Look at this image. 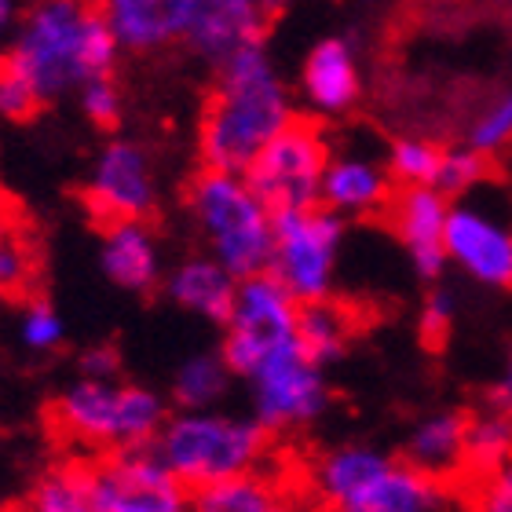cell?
Returning <instances> with one entry per match:
<instances>
[{
    "instance_id": "9",
    "label": "cell",
    "mask_w": 512,
    "mask_h": 512,
    "mask_svg": "<svg viewBox=\"0 0 512 512\" xmlns=\"http://www.w3.org/2000/svg\"><path fill=\"white\" fill-rule=\"evenodd\" d=\"M300 304L286 293L275 275H253L238 282V300L231 322L224 326L220 359L235 377H253V370L275 352L297 344Z\"/></svg>"
},
{
    "instance_id": "27",
    "label": "cell",
    "mask_w": 512,
    "mask_h": 512,
    "mask_svg": "<svg viewBox=\"0 0 512 512\" xmlns=\"http://www.w3.org/2000/svg\"><path fill=\"white\" fill-rule=\"evenodd\" d=\"M30 512H99L85 483V465L52 469L37 483Z\"/></svg>"
},
{
    "instance_id": "25",
    "label": "cell",
    "mask_w": 512,
    "mask_h": 512,
    "mask_svg": "<svg viewBox=\"0 0 512 512\" xmlns=\"http://www.w3.org/2000/svg\"><path fill=\"white\" fill-rule=\"evenodd\" d=\"M465 465L476 472H498L512 461V417L509 414H480L469 417L465 432Z\"/></svg>"
},
{
    "instance_id": "2",
    "label": "cell",
    "mask_w": 512,
    "mask_h": 512,
    "mask_svg": "<svg viewBox=\"0 0 512 512\" xmlns=\"http://www.w3.org/2000/svg\"><path fill=\"white\" fill-rule=\"evenodd\" d=\"M311 483L333 512H447V491L436 476L374 447L322 454Z\"/></svg>"
},
{
    "instance_id": "36",
    "label": "cell",
    "mask_w": 512,
    "mask_h": 512,
    "mask_svg": "<svg viewBox=\"0 0 512 512\" xmlns=\"http://www.w3.org/2000/svg\"><path fill=\"white\" fill-rule=\"evenodd\" d=\"M118 374V352L110 344H96L81 352V377L85 381H114Z\"/></svg>"
},
{
    "instance_id": "3",
    "label": "cell",
    "mask_w": 512,
    "mask_h": 512,
    "mask_svg": "<svg viewBox=\"0 0 512 512\" xmlns=\"http://www.w3.org/2000/svg\"><path fill=\"white\" fill-rule=\"evenodd\" d=\"M187 205L209 256L227 275L238 282L264 275L275 246V213L256 198L246 176L202 169L187 187Z\"/></svg>"
},
{
    "instance_id": "18",
    "label": "cell",
    "mask_w": 512,
    "mask_h": 512,
    "mask_svg": "<svg viewBox=\"0 0 512 512\" xmlns=\"http://www.w3.org/2000/svg\"><path fill=\"white\" fill-rule=\"evenodd\" d=\"M165 293L176 308L191 311L205 322H216V326H227L238 300V278L227 275V267L216 264L209 253H198L172 267L165 278Z\"/></svg>"
},
{
    "instance_id": "5",
    "label": "cell",
    "mask_w": 512,
    "mask_h": 512,
    "mask_svg": "<svg viewBox=\"0 0 512 512\" xmlns=\"http://www.w3.org/2000/svg\"><path fill=\"white\" fill-rule=\"evenodd\" d=\"M55 421L70 436L118 450L154 447L169 425V406L154 388L118 381H74L55 399Z\"/></svg>"
},
{
    "instance_id": "12",
    "label": "cell",
    "mask_w": 512,
    "mask_h": 512,
    "mask_svg": "<svg viewBox=\"0 0 512 512\" xmlns=\"http://www.w3.org/2000/svg\"><path fill=\"white\" fill-rule=\"evenodd\" d=\"M158 180L150 154L132 139H110L88 172L85 205L99 224H136L154 213Z\"/></svg>"
},
{
    "instance_id": "30",
    "label": "cell",
    "mask_w": 512,
    "mask_h": 512,
    "mask_svg": "<svg viewBox=\"0 0 512 512\" xmlns=\"http://www.w3.org/2000/svg\"><path fill=\"white\" fill-rule=\"evenodd\" d=\"M66 337L63 315L48 304V300H30L19 315V341L30 352H52Z\"/></svg>"
},
{
    "instance_id": "31",
    "label": "cell",
    "mask_w": 512,
    "mask_h": 512,
    "mask_svg": "<svg viewBox=\"0 0 512 512\" xmlns=\"http://www.w3.org/2000/svg\"><path fill=\"white\" fill-rule=\"evenodd\" d=\"M44 107L41 92L0 55V118L4 121H30Z\"/></svg>"
},
{
    "instance_id": "6",
    "label": "cell",
    "mask_w": 512,
    "mask_h": 512,
    "mask_svg": "<svg viewBox=\"0 0 512 512\" xmlns=\"http://www.w3.org/2000/svg\"><path fill=\"white\" fill-rule=\"evenodd\" d=\"M85 4L74 0H44L22 15L11 33L4 59L30 81L41 99H59L81 92L92 81L85 63Z\"/></svg>"
},
{
    "instance_id": "10",
    "label": "cell",
    "mask_w": 512,
    "mask_h": 512,
    "mask_svg": "<svg viewBox=\"0 0 512 512\" xmlns=\"http://www.w3.org/2000/svg\"><path fill=\"white\" fill-rule=\"evenodd\" d=\"M88 494L99 512H191V491L176 483L158 450H118L85 465Z\"/></svg>"
},
{
    "instance_id": "7",
    "label": "cell",
    "mask_w": 512,
    "mask_h": 512,
    "mask_svg": "<svg viewBox=\"0 0 512 512\" xmlns=\"http://www.w3.org/2000/svg\"><path fill=\"white\" fill-rule=\"evenodd\" d=\"M344 235V216L330 213L326 205L275 213V246L267 275H275L300 308L330 300Z\"/></svg>"
},
{
    "instance_id": "1",
    "label": "cell",
    "mask_w": 512,
    "mask_h": 512,
    "mask_svg": "<svg viewBox=\"0 0 512 512\" xmlns=\"http://www.w3.org/2000/svg\"><path fill=\"white\" fill-rule=\"evenodd\" d=\"M293 121L297 110L267 44H249L216 70V85L198 125L202 169L246 176L256 154Z\"/></svg>"
},
{
    "instance_id": "15",
    "label": "cell",
    "mask_w": 512,
    "mask_h": 512,
    "mask_svg": "<svg viewBox=\"0 0 512 512\" xmlns=\"http://www.w3.org/2000/svg\"><path fill=\"white\" fill-rule=\"evenodd\" d=\"M271 11L253 0H194L187 44L216 70L249 44H264Z\"/></svg>"
},
{
    "instance_id": "13",
    "label": "cell",
    "mask_w": 512,
    "mask_h": 512,
    "mask_svg": "<svg viewBox=\"0 0 512 512\" xmlns=\"http://www.w3.org/2000/svg\"><path fill=\"white\" fill-rule=\"evenodd\" d=\"M447 260L487 289H512V220L480 198L450 202Z\"/></svg>"
},
{
    "instance_id": "38",
    "label": "cell",
    "mask_w": 512,
    "mask_h": 512,
    "mask_svg": "<svg viewBox=\"0 0 512 512\" xmlns=\"http://www.w3.org/2000/svg\"><path fill=\"white\" fill-rule=\"evenodd\" d=\"M15 26H19V22H15V4H11V0H0V41H4Z\"/></svg>"
},
{
    "instance_id": "24",
    "label": "cell",
    "mask_w": 512,
    "mask_h": 512,
    "mask_svg": "<svg viewBox=\"0 0 512 512\" xmlns=\"http://www.w3.org/2000/svg\"><path fill=\"white\" fill-rule=\"evenodd\" d=\"M278 494L264 476H235L191 494V512H278Z\"/></svg>"
},
{
    "instance_id": "28",
    "label": "cell",
    "mask_w": 512,
    "mask_h": 512,
    "mask_svg": "<svg viewBox=\"0 0 512 512\" xmlns=\"http://www.w3.org/2000/svg\"><path fill=\"white\" fill-rule=\"evenodd\" d=\"M512 143V88H502L476 110V118L465 128V147L491 158Z\"/></svg>"
},
{
    "instance_id": "20",
    "label": "cell",
    "mask_w": 512,
    "mask_h": 512,
    "mask_svg": "<svg viewBox=\"0 0 512 512\" xmlns=\"http://www.w3.org/2000/svg\"><path fill=\"white\" fill-rule=\"evenodd\" d=\"M465 432H469V417L461 410H436L421 417L406 436L403 461L428 476L454 469L465 458Z\"/></svg>"
},
{
    "instance_id": "26",
    "label": "cell",
    "mask_w": 512,
    "mask_h": 512,
    "mask_svg": "<svg viewBox=\"0 0 512 512\" xmlns=\"http://www.w3.org/2000/svg\"><path fill=\"white\" fill-rule=\"evenodd\" d=\"M443 147L425 136H399L388 147V176L403 187H436Z\"/></svg>"
},
{
    "instance_id": "14",
    "label": "cell",
    "mask_w": 512,
    "mask_h": 512,
    "mask_svg": "<svg viewBox=\"0 0 512 512\" xmlns=\"http://www.w3.org/2000/svg\"><path fill=\"white\" fill-rule=\"evenodd\" d=\"M392 227L399 242H403L414 275L425 282H439V275L447 271V216H450V198L436 191V187H399L388 205Z\"/></svg>"
},
{
    "instance_id": "23",
    "label": "cell",
    "mask_w": 512,
    "mask_h": 512,
    "mask_svg": "<svg viewBox=\"0 0 512 512\" xmlns=\"http://www.w3.org/2000/svg\"><path fill=\"white\" fill-rule=\"evenodd\" d=\"M231 377L235 374L224 366L220 352L191 355L172 374V403L180 406V414H205V410H213L227 395Z\"/></svg>"
},
{
    "instance_id": "29",
    "label": "cell",
    "mask_w": 512,
    "mask_h": 512,
    "mask_svg": "<svg viewBox=\"0 0 512 512\" xmlns=\"http://www.w3.org/2000/svg\"><path fill=\"white\" fill-rule=\"evenodd\" d=\"M487 176H491V158L469 150L465 143H461V147H443L436 191L443 194V198H450V202H461V198H469Z\"/></svg>"
},
{
    "instance_id": "4",
    "label": "cell",
    "mask_w": 512,
    "mask_h": 512,
    "mask_svg": "<svg viewBox=\"0 0 512 512\" xmlns=\"http://www.w3.org/2000/svg\"><path fill=\"white\" fill-rule=\"evenodd\" d=\"M267 432L256 417H235L220 410L205 414H176L161 428L158 450L161 465L183 483L187 491H202L213 483L235 480L256 472V461L264 458Z\"/></svg>"
},
{
    "instance_id": "17",
    "label": "cell",
    "mask_w": 512,
    "mask_h": 512,
    "mask_svg": "<svg viewBox=\"0 0 512 512\" xmlns=\"http://www.w3.org/2000/svg\"><path fill=\"white\" fill-rule=\"evenodd\" d=\"M395 198L388 165L366 154H333L322 176V205L337 216H366Z\"/></svg>"
},
{
    "instance_id": "16",
    "label": "cell",
    "mask_w": 512,
    "mask_h": 512,
    "mask_svg": "<svg viewBox=\"0 0 512 512\" xmlns=\"http://www.w3.org/2000/svg\"><path fill=\"white\" fill-rule=\"evenodd\" d=\"M300 92L315 114L326 118L348 114L363 96V70L355 44L348 37H322L319 44H311L300 66Z\"/></svg>"
},
{
    "instance_id": "32",
    "label": "cell",
    "mask_w": 512,
    "mask_h": 512,
    "mask_svg": "<svg viewBox=\"0 0 512 512\" xmlns=\"http://www.w3.org/2000/svg\"><path fill=\"white\" fill-rule=\"evenodd\" d=\"M454 315H458V297L454 289L447 286H432L428 289L425 304H421V315H417V333L425 344H443L450 337V326H454Z\"/></svg>"
},
{
    "instance_id": "37",
    "label": "cell",
    "mask_w": 512,
    "mask_h": 512,
    "mask_svg": "<svg viewBox=\"0 0 512 512\" xmlns=\"http://www.w3.org/2000/svg\"><path fill=\"white\" fill-rule=\"evenodd\" d=\"M487 406H491L494 414L512 417V344H509V352H505L502 374H498V381L487 388Z\"/></svg>"
},
{
    "instance_id": "19",
    "label": "cell",
    "mask_w": 512,
    "mask_h": 512,
    "mask_svg": "<svg viewBox=\"0 0 512 512\" xmlns=\"http://www.w3.org/2000/svg\"><path fill=\"white\" fill-rule=\"evenodd\" d=\"M99 264H103V275L118 289H128V293H150V289L158 286L161 253L158 238L147 227V220L103 227Z\"/></svg>"
},
{
    "instance_id": "34",
    "label": "cell",
    "mask_w": 512,
    "mask_h": 512,
    "mask_svg": "<svg viewBox=\"0 0 512 512\" xmlns=\"http://www.w3.org/2000/svg\"><path fill=\"white\" fill-rule=\"evenodd\" d=\"M30 282V256L22 238L0 220V293H22Z\"/></svg>"
},
{
    "instance_id": "35",
    "label": "cell",
    "mask_w": 512,
    "mask_h": 512,
    "mask_svg": "<svg viewBox=\"0 0 512 512\" xmlns=\"http://www.w3.org/2000/svg\"><path fill=\"white\" fill-rule=\"evenodd\" d=\"M476 512H512V461L483 480Z\"/></svg>"
},
{
    "instance_id": "22",
    "label": "cell",
    "mask_w": 512,
    "mask_h": 512,
    "mask_svg": "<svg viewBox=\"0 0 512 512\" xmlns=\"http://www.w3.org/2000/svg\"><path fill=\"white\" fill-rule=\"evenodd\" d=\"M297 341L304 348L315 366H333L348 352V341H352V322H348V311L333 300H322V304H308L300 308L297 319Z\"/></svg>"
},
{
    "instance_id": "33",
    "label": "cell",
    "mask_w": 512,
    "mask_h": 512,
    "mask_svg": "<svg viewBox=\"0 0 512 512\" xmlns=\"http://www.w3.org/2000/svg\"><path fill=\"white\" fill-rule=\"evenodd\" d=\"M81 110L85 118L99 128H118L121 121V92L114 77H96L81 88Z\"/></svg>"
},
{
    "instance_id": "8",
    "label": "cell",
    "mask_w": 512,
    "mask_h": 512,
    "mask_svg": "<svg viewBox=\"0 0 512 512\" xmlns=\"http://www.w3.org/2000/svg\"><path fill=\"white\" fill-rule=\"evenodd\" d=\"M333 150L315 121L300 118L278 132L256 161L249 165L246 183L271 213L289 209H315L322 205V176L330 165Z\"/></svg>"
},
{
    "instance_id": "39",
    "label": "cell",
    "mask_w": 512,
    "mask_h": 512,
    "mask_svg": "<svg viewBox=\"0 0 512 512\" xmlns=\"http://www.w3.org/2000/svg\"><path fill=\"white\" fill-rule=\"evenodd\" d=\"M278 512H289V509H278Z\"/></svg>"
},
{
    "instance_id": "21",
    "label": "cell",
    "mask_w": 512,
    "mask_h": 512,
    "mask_svg": "<svg viewBox=\"0 0 512 512\" xmlns=\"http://www.w3.org/2000/svg\"><path fill=\"white\" fill-rule=\"evenodd\" d=\"M103 11L121 52H150L172 41L169 0H110Z\"/></svg>"
},
{
    "instance_id": "11",
    "label": "cell",
    "mask_w": 512,
    "mask_h": 512,
    "mask_svg": "<svg viewBox=\"0 0 512 512\" xmlns=\"http://www.w3.org/2000/svg\"><path fill=\"white\" fill-rule=\"evenodd\" d=\"M249 392H253V417L267 432L311 425L330 406L326 370L311 363L300 341L256 366L249 377Z\"/></svg>"
}]
</instances>
